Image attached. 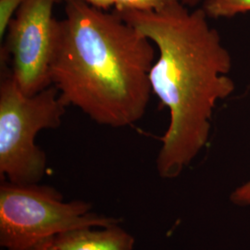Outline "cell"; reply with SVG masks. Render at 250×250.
Segmentation results:
<instances>
[{
    "label": "cell",
    "mask_w": 250,
    "mask_h": 250,
    "mask_svg": "<svg viewBox=\"0 0 250 250\" xmlns=\"http://www.w3.org/2000/svg\"><path fill=\"white\" fill-rule=\"evenodd\" d=\"M114 12L159 50L149 81L170 124L156 164L161 178H176L208 142L217 102L235 88L231 55L202 8L179 1L159 11Z\"/></svg>",
    "instance_id": "1"
},
{
    "label": "cell",
    "mask_w": 250,
    "mask_h": 250,
    "mask_svg": "<svg viewBox=\"0 0 250 250\" xmlns=\"http://www.w3.org/2000/svg\"><path fill=\"white\" fill-rule=\"evenodd\" d=\"M50 63L64 103L98 125L122 128L143 118L151 97V41L116 13L84 0H63Z\"/></svg>",
    "instance_id": "2"
},
{
    "label": "cell",
    "mask_w": 250,
    "mask_h": 250,
    "mask_svg": "<svg viewBox=\"0 0 250 250\" xmlns=\"http://www.w3.org/2000/svg\"><path fill=\"white\" fill-rule=\"evenodd\" d=\"M68 106L54 86L28 96L8 66L0 80V175L11 183L39 184L46 173V155L36 144L37 134L56 129Z\"/></svg>",
    "instance_id": "3"
},
{
    "label": "cell",
    "mask_w": 250,
    "mask_h": 250,
    "mask_svg": "<svg viewBox=\"0 0 250 250\" xmlns=\"http://www.w3.org/2000/svg\"><path fill=\"white\" fill-rule=\"evenodd\" d=\"M83 200L65 202L56 188L1 180L0 246L5 250H32L58 234L84 227H107L122 219L92 211Z\"/></svg>",
    "instance_id": "4"
},
{
    "label": "cell",
    "mask_w": 250,
    "mask_h": 250,
    "mask_svg": "<svg viewBox=\"0 0 250 250\" xmlns=\"http://www.w3.org/2000/svg\"><path fill=\"white\" fill-rule=\"evenodd\" d=\"M63 0H25L10 21L1 48V67H9L20 89L33 96L51 86L50 63L57 21Z\"/></svg>",
    "instance_id": "5"
},
{
    "label": "cell",
    "mask_w": 250,
    "mask_h": 250,
    "mask_svg": "<svg viewBox=\"0 0 250 250\" xmlns=\"http://www.w3.org/2000/svg\"><path fill=\"white\" fill-rule=\"evenodd\" d=\"M59 250H134V236L120 224L84 227L56 235Z\"/></svg>",
    "instance_id": "6"
},
{
    "label": "cell",
    "mask_w": 250,
    "mask_h": 250,
    "mask_svg": "<svg viewBox=\"0 0 250 250\" xmlns=\"http://www.w3.org/2000/svg\"><path fill=\"white\" fill-rule=\"evenodd\" d=\"M201 8L208 18L229 19L250 12V0H205Z\"/></svg>",
    "instance_id": "7"
},
{
    "label": "cell",
    "mask_w": 250,
    "mask_h": 250,
    "mask_svg": "<svg viewBox=\"0 0 250 250\" xmlns=\"http://www.w3.org/2000/svg\"><path fill=\"white\" fill-rule=\"evenodd\" d=\"M114 11H159L181 0H112Z\"/></svg>",
    "instance_id": "8"
},
{
    "label": "cell",
    "mask_w": 250,
    "mask_h": 250,
    "mask_svg": "<svg viewBox=\"0 0 250 250\" xmlns=\"http://www.w3.org/2000/svg\"><path fill=\"white\" fill-rule=\"evenodd\" d=\"M25 0H0V38L6 36L10 21Z\"/></svg>",
    "instance_id": "9"
},
{
    "label": "cell",
    "mask_w": 250,
    "mask_h": 250,
    "mask_svg": "<svg viewBox=\"0 0 250 250\" xmlns=\"http://www.w3.org/2000/svg\"><path fill=\"white\" fill-rule=\"evenodd\" d=\"M230 199L235 205L250 207V179L232 191Z\"/></svg>",
    "instance_id": "10"
},
{
    "label": "cell",
    "mask_w": 250,
    "mask_h": 250,
    "mask_svg": "<svg viewBox=\"0 0 250 250\" xmlns=\"http://www.w3.org/2000/svg\"><path fill=\"white\" fill-rule=\"evenodd\" d=\"M84 1L96 8L104 9V10H108L113 7L112 0H84Z\"/></svg>",
    "instance_id": "11"
},
{
    "label": "cell",
    "mask_w": 250,
    "mask_h": 250,
    "mask_svg": "<svg viewBox=\"0 0 250 250\" xmlns=\"http://www.w3.org/2000/svg\"><path fill=\"white\" fill-rule=\"evenodd\" d=\"M53 238L54 237H51L39 243L32 250H59L54 244Z\"/></svg>",
    "instance_id": "12"
},
{
    "label": "cell",
    "mask_w": 250,
    "mask_h": 250,
    "mask_svg": "<svg viewBox=\"0 0 250 250\" xmlns=\"http://www.w3.org/2000/svg\"><path fill=\"white\" fill-rule=\"evenodd\" d=\"M205 0H181V2L190 9L197 8L199 4H202Z\"/></svg>",
    "instance_id": "13"
}]
</instances>
